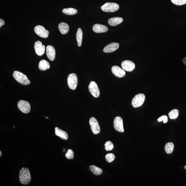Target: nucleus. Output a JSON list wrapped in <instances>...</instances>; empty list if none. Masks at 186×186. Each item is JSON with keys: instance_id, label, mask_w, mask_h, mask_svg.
Returning a JSON list of instances; mask_svg holds the SVG:
<instances>
[{"instance_id": "0eeeda50", "label": "nucleus", "mask_w": 186, "mask_h": 186, "mask_svg": "<svg viewBox=\"0 0 186 186\" xmlns=\"http://www.w3.org/2000/svg\"><path fill=\"white\" fill-rule=\"evenodd\" d=\"M89 124L91 126L92 132L95 135L99 133L100 131V128L98 121L94 117H91L89 120Z\"/></svg>"}, {"instance_id": "a878e982", "label": "nucleus", "mask_w": 186, "mask_h": 186, "mask_svg": "<svg viewBox=\"0 0 186 186\" xmlns=\"http://www.w3.org/2000/svg\"><path fill=\"white\" fill-rule=\"evenodd\" d=\"M106 160L109 163L112 162L115 159V156L114 154L110 153L106 155L105 156Z\"/></svg>"}, {"instance_id": "f3484780", "label": "nucleus", "mask_w": 186, "mask_h": 186, "mask_svg": "<svg viewBox=\"0 0 186 186\" xmlns=\"http://www.w3.org/2000/svg\"><path fill=\"white\" fill-rule=\"evenodd\" d=\"M55 133L57 136L64 140H67L68 138V135L66 132L63 131L56 127L55 128Z\"/></svg>"}, {"instance_id": "dca6fc26", "label": "nucleus", "mask_w": 186, "mask_h": 186, "mask_svg": "<svg viewBox=\"0 0 186 186\" xmlns=\"http://www.w3.org/2000/svg\"><path fill=\"white\" fill-rule=\"evenodd\" d=\"M93 30L96 33L105 32L108 30V28L105 25H101L99 24H96L94 25L93 27Z\"/></svg>"}, {"instance_id": "20e7f679", "label": "nucleus", "mask_w": 186, "mask_h": 186, "mask_svg": "<svg viewBox=\"0 0 186 186\" xmlns=\"http://www.w3.org/2000/svg\"><path fill=\"white\" fill-rule=\"evenodd\" d=\"M119 8V5L114 3H106L101 7L102 11L106 12H114L117 11Z\"/></svg>"}, {"instance_id": "7ed1b4c3", "label": "nucleus", "mask_w": 186, "mask_h": 186, "mask_svg": "<svg viewBox=\"0 0 186 186\" xmlns=\"http://www.w3.org/2000/svg\"><path fill=\"white\" fill-rule=\"evenodd\" d=\"M145 97L143 93H139L135 95L132 101V105L135 108L139 107L143 105Z\"/></svg>"}, {"instance_id": "412c9836", "label": "nucleus", "mask_w": 186, "mask_h": 186, "mask_svg": "<svg viewBox=\"0 0 186 186\" xmlns=\"http://www.w3.org/2000/svg\"><path fill=\"white\" fill-rule=\"evenodd\" d=\"M83 36V31L80 28L78 29L77 32L76 34V39L77 40L78 46L80 47L82 43V39Z\"/></svg>"}, {"instance_id": "72a5a7b5", "label": "nucleus", "mask_w": 186, "mask_h": 186, "mask_svg": "<svg viewBox=\"0 0 186 186\" xmlns=\"http://www.w3.org/2000/svg\"><path fill=\"white\" fill-rule=\"evenodd\" d=\"M184 168H185V169L186 170V166L184 167Z\"/></svg>"}, {"instance_id": "5701e85b", "label": "nucleus", "mask_w": 186, "mask_h": 186, "mask_svg": "<svg viewBox=\"0 0 186 186\" xmlns=\"http://www.w3.org/2000/svg\"><path fill=\"white\" fill-rule=\"evenodd\" d=\"M90 170L93 174L98 175L101 174L102 170L101 168L95 166H90Z\"/></svg>"}, {"instance_id": "f257e3e1", "label": "nucleus", "mask_w": 186, "mask_h": 186, "mask_svg": "<svg viewBox=\"0 0 186 186\" xmlns=\"http://www.w3.org/2000/svg\"><path fill=\"white\" fill-rule=\"evenodd\" d=\"M19 178L21 183L22 185H28L31 182V177L28 168H23L20 170Z\"/></svg>"}, {"instance_id": "b1692460", "label": "nucleus", "mask_w": 186, "mask_h": 186, "mask_svg": "<svg viewBox=\"0 0 186 186\" xmlns=\"http://www.w3.org/2000/svg\"><path fill=\"white\" fill-rule=\"evenodd\" d=\"M62 12L66 15H72L77 13V10L75 9L70 8L64 9L62 10Z\"/></svg>"}, {"instance_id": "a211bd4d", "label": "nucleus", "mask_w": 186, "mask_h": 186, "mask_svg": "<svg viewBox=\"0 0 186 186\" xmlns=\"http://www.w3.org/2000/svg\"><path fill=\"white\" fill-rule=\"evenodd\" d=\"M123 21V19L121 17H113L109 19L108 23L111 26H115L122 23Z\"/></svg>"}, {"instance_id": "f704fd0d", "label": "nucleus", "mask_w": 186, "mask_h": 186, "mask_svg": "<svg viewBox=\"0 0 186 186\" xmlns=\"http://www.w3.org/2000/svg\"><path fill=\"white\" fill-rule=\"evenodd\" d=\"M45 118H47V119H48V118H49L48 117H46V116H45Z\"/></svg>"}, {"instance_id": "4468645a", "label": "nucleus", "mask_w": 186, "mask_h": 186, "mask_svg": "<svg viewBox=\"0 0 186 186\" xmlns=\"http://www.w3.org/2000/svg\"><path fill=\"white\" fill-rule=\"evenodd\" d=\"M46 55L48 58L51 61L55 60V49L51 45H48L46 47Z\"/></svg>"}, {"instance_id": "6e6552de", "label": "nucleus", "mask_w": 186, "mask_h": 186, "mask_svg": "<svg viewBox=\"0 0 186 186\" xmlns=\"http://www.w3.org/2000/svg\"><path fill=\"white\" fill-rule=\"evenodd\" d=\"M89 90L91 95L95 98H98L100 95V91L98 85L95 81L90 82L89 86Z\"/></svg>"}, {"instance_id": "9d476101", "label": "nucleus", "mask_w": 186, "mask_h": 186, "mask_svg": "<svg viewBox=\"0 0 186 186\" xmlns=\"http://www.w3.org/2000/svg\"><path fill=\"white\" fill-rule=\"evenodd\" d=\"M114 125V128L116 131L120 133H123L124 132L123 120L120 116H116L115 118Z\"/></svg>"}, {"instance_id": "c9c22d12", "label": "nucleus", "mask_w": 186, "mask_h": 186, "mask_svg": "<svg viewBox=\"0 0 186 186\" xmlns=\"http://www.w3.org/2000/svg\"><path fill=\"white\" fill-rule=\"evenodd\" d=\"M65 149H64V152H65Z\"/></svg>"}, {"instance_id": "423d86ee", "label": "nucleus", "mask_w": 186, "mask_h": 186, "mask_svg": "<svg viewBox=\"0 0 186 186\" xmlns=\"http://www.w3.org/2000/svg\"><path fill=\"white\" fill-rule=\"evenodd\" d=\"M18 107L20 110L24 114H28L31 110L30 103L25 100H20L18 103Z\"/></svg>"}, {"instance_id": "393cba45", "label": "nucleus", "mask_w": 186, "mask_h": 186, "mask_svg": "<svg viewBox=\"0 0 186 186\" xmlns=\"http://www.w3.org/2000/svg\"><path fill=\"white\" fill-rule=\"evenodd\" d=\"M179 115V112L178 109H175L170 111L168 114L170 119H175L178 118Z\"/></svg>"}, {"instance_id": "473e14b6", "label": "nucleus", "mask_w": 186, "mask_h": 186, "mask_svg": "<svg viewBox=\"0 0 186 186\" xmlns=\"http://www.w3.org/2000/svg\"><path fill=\"white\" fill-rule=\"evenodd\" d=\"M2 155V152L1 151H0V157H1Z\"/></svg>"}, {"instance_id": "ddd939ff", "label": "nucleus", "mask_w": 186, "mask_h": 186, "mask_svg": "<svg viewBox=\"0 0 186 186\" xmlns=\"http://www.w3.org/2000/svg\"><path fill=\"white\" fill-rule=\"evenodd\" d=\"M112 70V73L118 78L124 77L126 74V72L124 70L118 66H113Z\"/></svg>"}, {"instance_id": "bb28decb", "label": "nucleus", "mask_w": 186, "mask_h": 186, "mask_svg": "<svg viewBox=\"0 0 186 186\" xmlns=\"http://www.w3.org/2000/svg\"><path fill=\"white\" fill-rule=\"evenodd\" d=\"M105 149L107 151L112 150L114 147V144L110 141H108L105 144Z\"/></svg>"}, {"instance_id": "cd10ccee", "label": "nucleus", "mask_w": 186, "mask_h": 186, "mask_svg": "<svg viewBox=\"0 0 186 186\" xmlns=\"http://www.w3.org/2000/svg\"><path fill=\"white\" fill-rule=\"evenodd\" d=\"M74 153L72 149H68L66 154H65L66 158L68 159H72L74 158Z\"/></svg>"}, {"instance_id": "39448f33", "label": "nucleus", "mask_w": 186, "mask_h": 186, "mask_svg": "<svg viewBox=\"0 0 186 186\" xmlns=\"http://www.w3.org/2000/svg\"><path fill=\"white\" fill-rule=\"evenodd\" d=\"M68 85L70 89L74 90L78 85V78L75 74L73 73L69 74L67 79Z\"/></svg>"}, {"instance_id": "7c9ffc66", "label": "nucleus", "mask_w": 186, "mask_h": 186, "mask_svg": "<svg viewBox=\"0 0 186 186\" xmlns=\"http://www.w3.org/2000/svg\"><path fill=\"white\" fill-rule=\"evenodd\" d=\"M5 22L4 21L3 19H0V27H1L2 26L4 25Z\"/></svg>"}, {"instance_id": "4be33fe9", "label": "nucleus", "mask_w": 186, "mask_h": 186, "mask_svg": "<svg viewBox=\"0 0 186 186\" xmlns=\"http://www.w3.org/2000/svg\"><path fill=\"white\" fill-rule=\"evenodd\" d=\"M174 147V145L173 143L171 142H168L165 145V150L167 154H171L173 152Z\"/></svg>"}, {"instance_id": "2f4dec72", "label": "nucleus", "mask_w": 186, "mask_h": 186, "mask_svg": "<svg viewBox=\"0 0 186 186\" xmlns=\"http://www.w3.org/2000/svg\"><path fill=\"white\" fill-rule=\"evenodd\" d=\"M183 63L186 66V57H185L182 60Z\"/></svg>"}, {"instance_id": "1a4fd4ad", "label": "nucleus", "mask_w": 186, "mask_h": 186, "mask_svg": "<svg viewBox=\"0 0 186 186\" xmlns=\"http://www.w3.org/2000/svg\"><path fill=\"white\" fill-rule=\"evenodd\" d=\"M34 32L37 35L43 38H47L48 37L49 32L43 26L38 25L34 28Z\"/></svg>"}, {"instance_id": "f03ea898", "label": "nucleus", "mask_w": 186, "mask_h": 186, "mask_svg": "<svg viewBox=\"0 0 186 186\" xmlns=\"http://www.w3.org/2000/svg\"><path fill=\"white\" fill-rule=\"evenodd\" d=\"M13 76L15 80L21 84L27 85L30 83V81L27 76L19 71H14L13 72Z\"/></svg>"}, {"instance_id": "aec40b11", "label": "nucleus", "mask_w": 186, "mask_h": 186, "mask_svg": "<svg viewBox=\"0 0 186 186\" xmlns=\"http://www.w3.org/2000/svg\"><path fill=\"white\" fill-rule=\"evenodd\" d=\"M38 67L40 70L45 71L50 68V65L47 61L42 60L40 62Z\"/></svg>"}, {"instance_id": "2eb2a0df", "label": "nucleus", "mask_w": 186, "mask_h": 186, "mask_svg": "<svg viewBox=\"0 0 186 186\" xmlns=\"http://www.w3.org/2000/svg\"><path fill=\"white\" fill-rule=\"evenodd\" d=\"M119 47V43H112L107 45L104 48L103 51L106 53H111L116 51Z\"/></svg>"}, {"instance_id": "6ab92c4d", "label": "nucleus", "mask_w": 186, "mask_h": 186, "mask_svg": "<svg viewBox=\"0 0 186 186\" xmlns=\"http://www.w3.org/2000/svg\"><path fill=\"white\" fill-rule=\"evenodd\" d=\"M58 28L61 33L62 34H66L69 32V25L65 22H61L59 24Z\"/></svg>"}, {"instance_id": "f8f14e48", "label": "nucleus", "mask_w": 186, "mask_h": 186, "mask_svg": "<svg viewBox=\"0 0 186 186\" xmlns=\"http://www.w3.org/2000/svg\"><path fill=\"white\" fill-rule=\"evenodd\" d=\"M34 48L37 54L41 56L44 54L45 50V47L42 45V43L40 41H37L34 43Z\"/></svg>"}, {"instance_id": "c756f323", "label": "nucleus", "mask_w": 186, "mask_h": 186, "mask_svg": "<svg viewBox=\"0 0 186 186\" xmlns=\"http://www.w3.org/2000/svg\"><path fill=\"white\" fill-rule=\"evenodd\" d=\"M158 121L159 122H160L163 121V123H166L168 121V118L167 116L166 115H163L161 116L160 117L159 119H158Z\"/></svg>"}, {"instance_id": "c85d7f7f", "label": "nucleus", "mask_w": 186, "mask_h": 186, "mask_svg": "<svg viewBox=\"0 0 186 186\" xmlns=\"http://www.w3.org/2000/svg\"><path fill=\"white\" fill-rule=\"evenodd\" d=\"M171 1L173 4L178 6L185 5L186 3V0H171Z\"/></svg>"}, {"instance_id": "9b49d317", "label": "nucleus", "mask_w": 186, "mask_h": 186, "mask_svg": "<svg viewBox=\"0 0 186 186\" xmlns=\"http://www.w3.org/2000/svg\"><path fill=\"white\" fill-rule=\"evenodd\" d=\"M122 69L128 72H131L135 69V65L133 62L130 60H125L121 64Z\"/></svg>"}]
</instances>
